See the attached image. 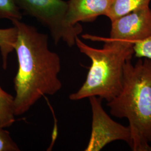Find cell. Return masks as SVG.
<instances>
[{
  "mask_svg": "<svg viewBox=\"0 0 151 151\" xmlns=\"http://www.w3.org/2000/svg\"><path fill=\"white\" fill-rule=\"evenodd\" d=\"M17 29L14 50L19 68L14 79L15 116L26 113L44 95H54L62 88L61 69L57 53L49 48L48 35L31 25L15 20Z\"/></svg>",
  "mask_w": 151,
  "mask_h": 151,
  "instance_id": "1",
  "label": "cell"
},
{
  "mask_svg": "<svg viewBox=\"0 0 151 151\" xmlns=\"http://www.w3.org/2000/svg\"><path fill=\"white\" fill-rule=\"evenodd\" d=\"M107 105L113 116L128 120L132 151H151V60H127L122 90Z\"/></svg>",
  "mask_w": 151,
  "mask_h": 151,
  "instance_id": "2",
  "label": "cell"
},
{
  "mask_svg": "<svg viewBox=\"0 0 151 151\" xmlns=\"http://www.w3.org/2000/svg\"><path fill=\"white\" fill-rule=\"evenodd\" d=\"M83 37L102 41L104 44L103 48H95L83 43L78 37L76 38V45L82 53L91 60V65L82 86L71 93L69 98L76 101L96 96L109 102L122 90L124 65L134 55V44L88 34Z\"/></svg>",
  "mask_w": 151,
  "mask_h": 151,
  "instance_id": "3",
  "label": "cell"
},
{
  "mask_svg": "<svg viewBox=\"0 0 151 151\" xmlns=\"http://www.w3.org/2000/svg\"><path fill=\"white\" fill-rule=\"evenodd\" d=\"M22 14L34 17L47 27L55 44L63 40L72 47L82 32L80 23L70 25L66 20L68 2L64 0H14Z\"/></svg>",
  "mask_w": 151,
  "mask_h": 151,
  "instance_id": "4",
  "label": "cell"
},
{
  "mask_svg": "<svg viewBox=\"0 0 151 151\" xmlns=\"http://www.w3.org/2000/svg\"><path fill=\"white\" fill-rule=\"evenodd\" d=\"M92 110L91 133L85 151H99L110 143L123 140L130 146L131 134L129 128L114 121L104 110L103 100L100 97H89Z\"/></svg>",
  "mask_w": 151,
  "mask_h": 151,
  "instance_id": "5",
  "label": "cell"
},
{
  "mask_svg": "<svg viewBox=\"0 0 151 151\" xmlns=\"http://www.w3.org/2000/svg\"><path fill=\"white\" fill-rule=\"evenodd\" d=\"M111 22L109 38L134 44L151 36L150 7L133 11Z\"/></svg>",
  "mask_w": 151,
  "mask_h": 151,
  "instance_id": "6",
  "label": "cell"
},
{
  "mask_svg": "<svg viewBox=\"0 0 151 151\" xmlns=\"http://www.w3.org/2000/svg\"><path fill=\"white\" fill-rule=\"evenodd\" d=\"M66 20L70 25L80 22H92L97 17L106 16L111 0H69Z\"/></svg>",
  "mask_w": 151,
  "mask_h": 151,
  "instance_id": "7",
  "label": "cell"
},
{
  "mask_svg": "<svg viewBox=\"0 0 151 151\" xmlns=\"http://www.w3.org/2000/svg\"><path fill=\"white\" fill-rule=\"evenodd\" d=\"M151 0H111L106 16L111 22L133 11L149 7Z\"/></svg>",
  "mask_w": 151,
  "mask_h": 151,
  "instance_id": "8",
  "label": "cell"
},
{
  "mask_svg": "<svg viewBox=\"0 0 151 151\" xmlns=\"http://www.w3.org/2000/svg\"><path fill=\"white\" fill-rule=\"evenodd\" d=\"M15 116L14 97L0 86V128L10 127L15 121Z\"/></svg>",
  "mask_w": 151,
  "mask_h": 151,
  "instance_id": "9",
  "label": "cell"
},
{
  "mask_svg": "<svg viewBox=\"0 0 151 151\" xmlns=\"http://www.w3.org/2000/svg\"><path fill=\"white\" fill-rule=\"evenodd\" d=\"M17 35V29L15 26L6 29H0V52L4 69L7 68L9 55L14 50Z\"/></svg>",
  "mask_w": 151,
  "mask_h": 151,
  "instance_id": "10",
  "label": "cell"
},
{
  "mask_svg": "<svg viewBox=\"0 0 151 151\" xmlns=\"http://www.w3.org/2000/svg\"><path fill=\"white\" fill-rule=\"evenodd\" d=\"M23 14L14 0H0V19L21 20Z\"/></svg>",
  "mask_w": 151,
  "mask_h": 151,
  "instance_id": "11",
  "label": "cell"
},
{
  "mask_svg": "<svg viewBox=\"0 0 151 151\" xmlns=\"http://www.w3.org/2000/svg\"><path fill=\"white\" fill-rule=\"evenodd\" d=\"M133 49L136 57L151 60V36L134 43Z\"/></svg>",
  "mask_w": 151,
  "mask_h": 151,
  "instance_id": "12",
  "label": "cell"
},
{
  "mask_svg": "<svg viewBox=\"0 0 151 151\" xmlns=\"http://www.w3.org/2000/svg\"><path fill=\"white\" fill-rule=\"evenodd\" d=\"M16 143L12 140L9 132L0 128V151H19Z\"/></svg>",
  "mask_w": 151,
  "mask_h": 151,
  "instance_id": "13",
  "label": "cell"
}]
</instances>
